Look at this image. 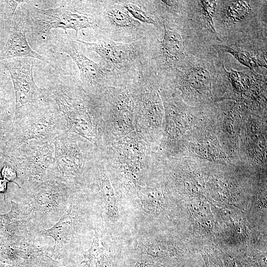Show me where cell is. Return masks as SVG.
Returning <instances> with one entry per match:
<instances>
[{
    "label": "cell",
    "instance_id": "obj_1",
    "mask_svg": "<svg viewBox=\"0 0 267 267\" xmlns=\"http://www.w3.org/2000/svg\"><path fill=\"white\" fill-rule=\"evenodd\" d=\"M58 73L51 79L47 89L66 121L68 132L101 148L105 121L102 95L86 91L74 75L63 70Z\"/></svg>",
    "mask_w": 267,
    "mask_h": 267
},
{
    "label": "cell",
    "instance_id": "obj_2",
    "mask_svg": "<svg viewBox=\"0 0 267 267\" xmlns=\"http://www.w3.org/2000/svg\"><path fill=\"white\" fill-rule=\"evenodd\" d=\"M58 6L42 8L33 0H24L19 6L28 32L37 40L45 42L52 29L79 31L90 30L94 37H101L100 0H62Z\"/></svg>",
    "mask_w": 267,
    "mask_h": 267
},
{
    "label": "cell",
    "instance_id": "obj_3",
    "mask_svg": "<svg viewBox=\"0 0 267 267\" xmlns=\"http://www.w3.org/2000/svg\"><path fill=\"white\" fill-rule=\"evenodd\" d=\"M138 66L117 73L112 84L101 94L105 106L103 138L118 140L135 130L138 89Z\"/></svg>",
    "mask_w": 267,
    "mask_h": 267
},
{
    "label": "cell",
    "instance_id": "obj_4",
    "mask_svg": "<svg viewBox=\"0 0 267 267\" xmlns=\"http://www.w3.org/2000/svg\"><path fill=\"white\" fill-rule=\"evenodd\" d=\"M214 22L221 43L267 38V1L217 0Z\"/></svg>",
    "mask_w": 267,
    "mask_h": 267
},
{
    "label": "cell",
    "instance_id": "obj_5",
    "mask_svg": "<svg viewBox=\"0 0 267 267\" xmlns=\"http://www.w3.org/2000/svg\"><path fill=\"white\" fill-rule=\"evenodd\" d=\"M162 36L154 35L143 41L147 58L162 80L167 78L189 54L201 55L210 51L201 46L187 25L162 21Z\"/></svg>",
    "mask_w": 267,
    "mask_h": 267
},
{
    "label": "cell",
    "instance_id": "obj_6",
    "mask_svg": "<svg viewBox=\"0 0 267 267\" xmlns=\"http://www.w3.org/2000/svg\"><path fill=\"white\" fill-rule=\"evenodd\" d=\"M224 56L216 51L201 55L189 54L162 84L179 89L187 99L201 101L210 96L217 88L220 65Z\"/></svg>",
    "mask_w": 267,
    "mask_h": 267
},
{
    "label": "cell",
    "instance_id": "obj_7",
    "mask_svg": "<svg viewBox=\"0 0 267 267\" xmlns=\"http://www.w3.org/2000/svg\"><path fill=\"white\" fill-rule=\"evenodd\" d=\"M34 59L15 58L1 61L13 86L15 111L13 121L32 115L52 100L47 89L38 87L34 78Z\"/></svg>",
    "mask_w": 267,
    "mask_h": 267
},
{
    "label": "cell",
    "instance_id": "obj_8",
    "mask_svg": "<svg viewBox=\"0 0 267 267\" xmlns=\"http://www.w3.org/2000/svg\"><path fill=\"white\" fill-rule=\"evenodd\" d=\"M53 164L48 176L62 179H75L92 168L99 148L83 137L67 132L53 141Z\"/></svg>",
    "mask_w": 267,
    "mask_h": 267
},
{
    "label": "cell",
    "instance_id": "obj_9",
    "mask_svg": "<svg viewBox=\"0 0 267 267\" xmlns=\"http://www.w3.org/2000/svg\"><path fill=\"white\" fill-rule=\"evenodd\" d=\"M101 37L131 43L163 34L155 28L134 19L119 0H100Z\"/></svg>",
    "mask_w": 267,
    "mask_h": 267
},
{
    "label": "cell",
    "instance_id": "obj_10",
    "mask_svg": "<svg viewBox=\"0 0 267 267\" xmlns=\"http://www.w3.org/2000/svg\"><path fill=\"white\" fill-rule=\"evenodd\" d=\"M55 153L53 142L30 140L20 144L12 142L5 156L3 165L14 168L20 184L25 178H39L48 175L51 169Z\"/></svg>",
    "mask_w": 267,
    "mask_h": 267
},
{
    "label": "cell",
    "instance_id": "obj_11",
    "mask_svg": "<svg viewBox=\"0 0 267 267\" xmlns=\"http://www.w3.org/2000/svg\"><path fill=\"white\" fill-rule=\"evenodd\" d=\"M13 127L17 144L30 140L53 142L68 132L66 121L53 99L32 115L13 121Z\"/></svg>",
    "mask_w": 267,
    "mask_h": 267
},
{
    "label": "cell",
    "instance_id": "obj_12",
    "mask_svg": "<svg viewBox=\"0 0 267 267\" xmlns=\"http://www.w3.org/2000/svg\"><path fill=\"white\" fill-rule=\"evenodd\" d=\"M60 50L68 55L77 65L80 84L86 91L100 95L112 84L117 73L88 57L82 49L81 44L75 38L65 34L60 40Z\"/></svg>",
    "mask_w": 267,
    "mask_h": 267
},
{
    "label": "cell",
    "instance_id": "obj_13",
    "mask_svg": "<svg viewBox=\"0 0 267 267\" xmlns=\"http://www.w3.org/2000/svg\"><path fill=\"white\" fill-rule=\"evenodd\" d=\"M75 39L82 45L98 54L106 66L117 73L137 67L144 57L143 41L124 43L101 37L95 42H88Z\"/></svg>",
    "mask_w": 267,
    "mask_h": 267
},
{
    "label": "cell",
    "instance_id": "obj_14",
    "mask_svg": "<svg viewBox=\"0 0 267 267\" xmlns=\"http://www.w3.org/2000/svg\"><path fill=\"white\" fill-rule=\"evenodd\" d=\"M217 3V0H189L187 25L198 44L209 50L221 43L214 22Z\"/></svg>",
    "mask_w": 267,
    "mask_h": 267
},
{
    "label": "cell",
    "instance_id": "obj_15",
    "mask_svg": "<svg viewBox=\"0 0 267 267\" xmlns=\"http://www.w3.org/2000/svg\"><path fill=\"white\" fill-rule=\"evenodd\" d=\"M218 55L228 53L250 70L267 69V38H247L221 43L214 46Z\"/></svg>",
    "mask_w": 267,
    "mask_h": 267
},
{
    "label": "cell",
    "instance_id": "obj_16",
    "mask_svg": "<svg viewBox=\"0 0 267 267\" xmlns=\"http://www.w3.org/2000/svg\"><path fill=\"white\" fill-rule=\"evenodd\" d=\"M27 27L24 15L19 6L13 16L6 44L0 53V62L15 58H30L49 63V62L34 50L27 37Z\"/></svg>",
    "mask_w": 267,
    "mask_h": 267
},
{
    "label": "cell",
    "instance_id": "obj_17",
    "mask_svg": "<svg viewBox=\"0 0 267 267\" xmlns=\"http://www.w3.org/2000/svg\"><path fill=\"white\" fill-rule=\"evenodd\" d=\"M121 4L139 22L163 31L162 23L155 12L150 0H122Z\"/></svg>",
    "mask_w": 267,
    "mask_h": 267
},
{
    "label": "cell",
    "instance_id": "obj_18",
    "mask_svg": "<svg viewBox=\"0 0 267 267\" xmlns=\"http://www.w3.org/2000/svg\"><path fill=\"white\" fill-rule=\"evenodd\" d=\"M93 168L98 173L100 190L105 203L108 207V212L112 218L115 219L117 215L116 197L107 171L105 169V161L100 150L98 152Z\"/></svg>",
    "mask_w": 267,
    "mask_h": 267
},
{
    "label": "cell",
    "instance_id": "obj_19",
    "mask_svg": "<svg viewBox=\"0 0 267 267\" xmlns=\"http://www.w3.org/2000/svg\"><path fill=\"white\" fill-rule=\"evenodd\" d=\"M8 73L5 69L0 74V121H12L14 115V93Z\"/></svg>",
    "mask_w": 267,
    "mask_h": 267
},
{
    "label": "cell",
    "instance_id": "obj_20",
    "mask_svg": "<svg viewBox=\"0 0 267 267\" xmlns=\"http://www.w3.org/2000/svg\"><path fill=\"white\" fill-rule=\"evenodd\" d=\"M24 0H0V53L7 42L11 22L18 5Z\"/></svg>",
    "mask_w": 267,
    "mask_h": 267
},
{
    "label": "cell",
    "instance_id": "obj_21",
    "mask_svg": "<svg viewBox=\"0 0 267 267\" xmlns=\"http://www.w3.org/2000/svg\"><path fill=\"white\" fill-rule=\"evenodd\" d=\"M103 247L97 236H95L90 248L84 253V260L89 267H102L104 263Z\"/></svg>",
    "mask_w": 267,
    "mask_h": 267
},
{
    "label": "cell",
    "instance_id": "obj_22",
    "mask_svg": "<svg viewBox=\"0 0 267 267\" xmlns=\"http://www.w3.org/2000/svg\"><path fill=\"white\" fill-rule=\"evenodd\" d=\"M136 193L143 207L149 211H153L157 207L161 199L159 192L150 187L136 185Z\"/></svg>",
    "mask_w": 267,
    "mask_h": 267
},
{
    "label": "cell",
    "instance_id": "obj_23",
    "mask_svg": "<svg viewBox=\"0 0 267 267\" xmlns=\"http://www.w3.org/2000/svg\"><path fill=\"white\" fill-rule=\"evenodd\" d=\"M12 121H0V168L3 166L10 142L13 136Z\"/></svg>",
    "mask_w": 267,
    "mask_h": 267
},
{
    "label": "cell",
    "instance_id": "obj_24",
    "mask_svg": "<svg viewBox=\"0 0 267 267\" xmlns=\"http://www.w3.org/2000/svg\"><path fill=\"white\" fill-rule=\"evenodd\" d=\"M71 217L66 216L61 219L52 228L45 231V234L53 237L55 241L66 232L67 229L71 225Z\"/></svg>",
    "mask_w": 267,
    "mask_h": 267
},
{
    "label": "cell",
    "instance_id": "obj_25",
    "mask_svg": "<svg viewBox=\"0 0 267 267\" xmlns=\"http://www.w3.org/2000/svg\"><path fill=\"white\" fill-rule=\"evenodd\" d=\"M0 173L2 178L8 182H14L18 185H20V180L16 170L12 167L3 165L0 170Z\"/></svg>",
    "mask_w": 267,
    "mask_h": 267
},
{
    "label": "cell",
    "instance_id": "obj_26",
    "mask_svg": "<svg viewBox=\"0 0 267 267\" xmlns=\"http://www.w3.org/2000/svg\"><path fill=\"white\" fill-rule=\"evenodd\" d=\"M8 181L3 178H0V193H4L7 189Z\"/></svg>",
    "mask_w": 267,
    "mask_h": 267
},
{
    "label": "cell",
    "instance_id": "obj_27",
    "mask_svg": "<svg viewBox=\"0 0 267 267\" xmlns=\"http://www.w3.org/2000/svg\"><path fill=\"white\" fill-rule=\"evenodd\" d=\"M5 69L4 67L2 64L1 62H0V74Z\"/></svg>",
    "mask_w": 267,
    "mask_h": 267
}]
</instances>
